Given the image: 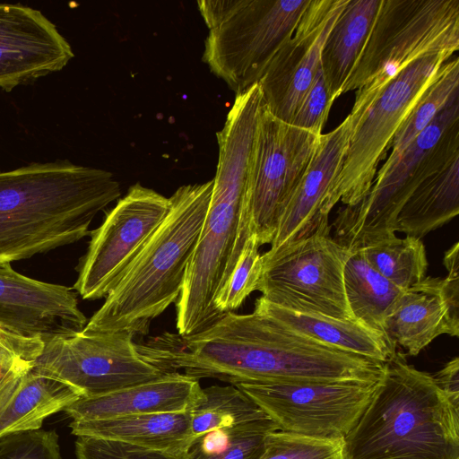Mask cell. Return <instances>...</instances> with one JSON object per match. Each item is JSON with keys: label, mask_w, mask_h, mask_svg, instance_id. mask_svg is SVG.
I'll return each instance as SVG.
<instances>
[{"label": "cell", "mask_w": 459, "mask_h": 459, "mask_svg": "<svg viewBox=\"0 0 459 459\" xmlns=\"http://www.w3.org/2000/svg\"><path fill=\"white\" fill-rule=\"evenodd\" d=\"M74 56L67 39L39 10L0 3V89L32 83Z\"/></svg>", "instance_id": "2e32d148"}, {"label": "cell", "mask_w": 459, "mask_h": 459, "mask_svg": "<svg viewBox=\"0 0 459 459\" xmlns=\"http://www.w3.org/2000/svg\"><path fill=\"white\" fill-rule=\"evenodd\" d=\"M435 382L446 396L459 406V359L448 361L435 376Z\"/></svg>", "instance_id": "74e56055"}, {"label": "cell", "mask_w": 459, "mask_h": 459, "mask_svg": "<svg viewBox=\"0 0 459 459\" xmlns=\"http://www.w3.org/2000/svg\"><path fill=\"white\" fill-rule=\"evenodd\" d=\"M275 430L270 418L213 430L195 437L183 459H259L266 435Z\"/></svg>", "instance_id": "83f0119b"}, {"label": "cell", "mask_w": 459, "mask_h": 459, "mask_svg": "<svg viewBox=\"0 0 459 459\" xmlns=\"http://www.w3.org/2000/svg\"><path fill=\"white\" fill-rule=\"evenodd\" d=\"M330 232L331 228L321 229L279 251L264 253L256 287L261 297L292 311L355 320L343 281L348 251Z\"/></svg>", "instance_id": "8fae6325"}, {"label": "cell", "mask_w": 459, "mask_h": 459, "mask_svg": "<svg viewBox=\"0 0 459 459\" xmlns=\"http://www.w3.org/2000/svg\"><path fill=\"white\" fill-rule=\"evenodd\" d=\"M377 382L241 383L279 428L302 436L343 440L356 425Z\"/></svg>", "instance_id": "4fadbf2b"}, {"label": "cell", "mask_w": 459, "mask_h": 459, "mask_svg": "<svg viewBox=\"0 0 459 459\" xmlns=\"http://www.w3.org/2000/svg\"><path fill=\"white\" fill-rule=\"evenodd\" d=\"M31 368L32 362L0 347V410Z\"/></svg>", "instance_id": "d590c367"}, {"label": "cell", "mask_w": 459, "mask_h": 459, "mask_svg": "<svg viewBox=\"0 0 459 459\" xmlns=\"http://www.w3.org/2000/svg\"><path fill=\"white\" fill-rule=\"evenodd\" d=\"M75 455L77 459H183V455L92 437H77Z\"/></svg>", "instance_id": "e575fe53"}, {"label": "cell", "mask_w": 459, "mask_h": 459, "mask_svg": "<svg viewBox=\"0 0 459 459\" xmlns=\"http://www.w3.org/2000/svg\"><path fill=\"white\" fill-rule=\"evenodd\" d=\"M459 243L455 242L446 253L444 264L447 269V276L444 279L446 290L451 299L459 303Z\"/></svg>", "instance_id": "f35d334b"}, {"label": "cell", "mask_w": 459, "mask_h": 459, "mask_svg": "<svg viewBox=\"0 0 459 459\" xmlns=\"http://www.w3.org/2000/svg\"><path fill=\"white\" fill-rule=\"evenodd\" d=\"M0 347L27 361L33 362L40 355L44 342L39 338L20 335L0 325Z\"/></svg>", "instance_id": "8d00e7d4"}, {"label": "cell", "mask_w": 459, "mask_h": 459, "mask_svg": "<svg viewBox=\"0 0 459 459\" xmlns=\"http://www.w3.org/2000/svg\"><path fill=\"white\" fill-rule=\"evenodd\" d=\"M459 157V93L394 160L377 172L367 195L341 207L330 225L333 240L348 252L395 236L396 218L429 177Z\"/></svg>", "instance_id": "8992f818"}, {"label": "cell", "mask_w": 459, "mask_h": 459, "mask_svg": "<svg viewBox=\"0 0 459 459\" xmlns=\"http://www.w3.org/2000/svg\"><path fill=\"white\" fill-rule=\"evenodd\" d=\"M359 251L374 269L403 290L426 277V249L416 237L394 236Z\"/></svg>", "instance_id": "f546056e"}, {"label": "cell", "mask_w": 459, "mask_h": 459, "mask_svg": "<svg viewBox=\"0 0 459 459\" xmlns=\"http://www.w3.org/2000/svg\"><path fill=\"white\" fill-rule=\"evenodd\" d=\"M80 397L71 386L31 368L0 410V438L40 429L47 418Z\"/></svg>", "instance_id": "cb8c5ba5"}, {"label": "cell", "mask_w": 459, "mask_h": 459, "mask_svg": "<svg viewBox=\"0 0 459 459\" xmlns=\"http://www.w3.org/2000/svg\"><path fill=\"white\" fill-rule=\"evenodd\" d=\"M311 0H203V60L236 94L258 83Z\"/></svg>", "instance_id": "ba28073f"}, {"label": "cell", "mask_w": 459, "mask_h": 459, "mask_svg": "<svg viewBox=\"0 0 459 459\" xmlns=\"http://www.w3.org/2000/svg\"><path fill=\"white\" fill-rule=\"evenodd\" d=\"M343 281L354 319L384 335L385 319L403 290L374 269L360 251L348 252Z\"/></svg>", "instance_id": "484cf974"}, {"label": "cell", "mask_w": 459, "mask_h": 459, "mask_svg": "<svg viewBox=\"0 0 459 459\" xmlns=\"http://www.w3.org/2000/svg\"><path fill=\"white\" fill-rule=\"evenodd\" d=\"M441 334L459 335V303L449 296L444 279L427 276L403 290L385 319L384 335L416 356Z\"/></svg>", "instance_id": "d6986e66"}, {"label": "cell", "mask_w": 459, "mask_h": 459, "mask_svg": "<svg viewBox=\"0 0 459 459\" xmlns=\"http://www.w3.org/2000/svg\"><path fill=\"white\" fill-rule=\"evenodd\" d=\"M189 414L194 439L213 430L269 418L234 385L202 388Z\"/></svg>", "instance_id": "4316f807"}, {"label": "cell", "mask_w": 459, "mask_h": 459, "mask_svg": "<svg viewBox=\"0 0 459 459\" xmlns=\"http://www.w3.org/2000/svg\"><path fill=\"white\" fill-rule=\"evenodd\" d=\"M216 135L219 159L211 202L177 302V329L182 336L199 333L223 316L214 300L242 217L255 128L245 121L230 120Z\"/></svg>", "instance_id": "5b68a950"}, {"label": "cell", "mask_w": 459, "mask_h": 459, "mask_svg": "<svg viewBox=\"0 0 459 459\" xmlns=\"http://www.w3.org/2000/svg\"><path fill=\"white\" fill-rule=\"evenodd\" d=\"M199 380L184 373H165L157 379L94 397H80L64 411L72 420L118 416L186 412L200 395Z\"/></svg>", "instance_id": "ffe728a7"}, {"label": "cell", "mask_w": 459, "mask_h": 459, "mask_svg": "<svg viewBox=\"0 0 459 459\" xmlns=\"http://www.w3.org/2000/svg\"><path fill=\"white\" fill-rule=\"evenodd\" d=\"M380 4L381 0H348L326 38L320 65L333 101L364 48Z\"/></svg>", "instance_id": "603a6c76"}, {"label": "cell", "mask_w": 459, "mask_h": 459, "mask_svg": "<svg viewBox=\"0 0 459 459\" xmlns=\"http://www.w3.org/2000/svg\"><path fill=\"white\" fill-rule=\"evenodd\" d=\"M459 213V157L425 179L402 207L395 231L421 238Z\"/></svg>", "instance_id": "d4e9b609"}, {"label": "cell", "mask_w": 459, "mask_h": 459, "mask_svg": "<svg viewBox=\"0 0 459 459\" xmlns=\"http://www.w3.org/2000/svg\"><path fill=\"white\" fill-rule=\"evenodd\" d=\"M164 373L241 383L377 382L384 363L307 337L255 306L192 336L164 333L140 347Z\"/></svg>", "instance_id": "6da1fadb"}, {"label": "cell", "mask_w": 459, "mask_h": 459, "mask_svg": "<svg viewBox=\"0 0 459 459\" xmlns=\"http://www.w3.org/2000/svg\"><path fill=\"white\" fill-rule=\"evenodd\" d=\"M352 123L347 117L333 131L323 134L301 179L289 198L271 247L274 253L304 239L321 229L330 228L323 205L339 173L349 145Z\"/></svg>", "instance_id": "ac0fdd59"}, {"label": "cell", "mask_w": 459, "mask_h": 459, "mask_svg": "<svg viewBox=\"0 0 459 459\" xmlns=\"http://www.w3.org/2000/svg\"><path fill=\"white\" fill-rule=\"evenodd\" d=\"M128 331L82 329L44 341L32 369L94 397L159 378L165 373L148 361Z\"/></svg>", "instance_id": "7c38bea8"}, {"label": "cell", "mask_w": 459, "mask_h": 459, "mask_svg": "<svg viewBox=\"0 0 459 459\" xmlns=\"http://www.w3.org/2000/svg\"><path fill=\"white\" fill-rule=\"evenodd\" d=\"M169 197L135 184L90 232L73 289L86 300L106 297L167 216Z\"/></svg>", "instance_id": "5bb4252c"}, {"label": "cell", "mask_w": 459, "mask_h": 459, "mask_svg": "<svg viewBox=\"0 0 459 459\" xmlns=\"http://www.w3.org/2000/svg\"><path fill=\"white\" fill-rule=\"evenodd\" d=\"M457 93H459V59L455 56L450 57L439 67L416 101L394 136L392 152L387 160L396 159Z\"/></svg>", "instance_id": "f1b7e54d"}, {"label": "cell", "mask_w": 459, "mask_h": 459, "mask_svg": "<svg viewBox=\"0 0 459 459\" xmlns=\"http://www.w3.org/2000/svg\"><path fill=\"white\" fill-rule=\"evenodd\" d=\"M120 195L111 172L68 160L0 171V264L89 236L95 216Z\"/></svg>", "instance_id": "7a4b0ae2"}, {"label": "cell", "mask_w": 459, "mask_h": 459, "mask_svg": "<svg viewBox=\"0 0 459 459\" xmlns=\"http://www.w3.org/2000/svg\"><path fill=\"white\" fill-rule=\"evenodd\" d=\"M348 0H311L293 34L258 82L264 107L290 123L317 68L326 38Z\"/></svg>", "instance_id": "9a60e30c"}, {"label": "cell", "mask_w": 459, "mask_h": 459, "mask_svg": "<svg viewBox=\"0 0 459 459\" xmlns=\"http://www.w3.org/2000/svg\"><path fill=\"white\" fill-rule=\"evenodd\" d=\"M459 48V0H381L341 95L356 91L353 123L393 77L418 59Z\"/></svg>", "instance_id": "52a82bcc"}, {"label": "cell", "mask_w": 459, "mask_h": 459, "mask_svg": "<svg viewBox=\"0 0 459 459\" xmlns=\"http://www.w3.org/2000/svg\"><path fill=\"white\" fill-rule=\"evenodd\" d=\"M343 443L344 459H459V406L395 351Z\"/></svg>", "instance_id": "3957f363"}, {"label": "cell", "mask_w": 459, "mask_h": 459, "mask_svg": "<svg viewBox=\"0 0 459 459\" xmlns=\"http://www.w3.org/2000/svg\"><path fill=\"white\" fill-rule=\"evenodd\" d=\"M260 307L287 327L336 349L385 362L395 352L381 333L355 320H343L320 314L302 313L273 305L259 297Z\"/></svg>", "instance_id": "7402d4cb"}, {"label": "cell", "mask_w": 459, "mask_h": 459, "mask_svg": "<svg viewBox=\"0 0 459 459\" xmlns=\"http://www.w3.org/2000/svg\"><path fill=\"white\" fill-rule=\"evenodd\" d=\"M213 180L178 187L169 211L83 329L147 334L151 321L176 302L197 244Z\"/></svg>", "instance_id": "277c9868"}, {"label": "cell", "mask_w": 459, "mask_h": 459, "mask_svg": "<svg viewBox=\"0 0 459 459\" xmlns=\"http://www.w3.org/2000/svg\"><path fill=\"white\" fill-rule=\"evenodd\" d=\"M322 134L279 119L263 102L250 155L241 217L260 246L271 244L281 212Z\"/></svg>", "instance_id": "30bf717a"}, {"label": "cell", "mask_w": 459, "mask_h": 459, "mask_svg": "<svg viewBox=\"0 0 459 459\" xmlns=\"http://www.w3.org/2000/svg\"><path fill=\"white\" fill-rule=\"evenodd\" d=\"M451 56L437 53L413 62L393 77L363 114L351 122L342 168L324 202L325 215L329 216L339 201L354 205L367 195L394 134L437 71Z\"/></svg>", "instance_id": "9c48e42d"}, {"label": "cell", "mask_w": 459, "mask_h": 459, "mask_svg": "<svg viewBox=\"0 0 459 459\" xmlns=\"http://www.w3.org/2000/svg\"><path fill=\"white\" fill-rule=\"evenodd\" d=\"M333 103L322 67L319 65L290 124L322 134Z\"/></svg>", "instance_id": "836d02e7"}, {"label": "cell", "mask_w": 459, "mask_h": 459, "mask_svg": "<svg viewBox=\"0 0 459 459\" xmlns=\"http://www.w3.org/2000/svg\"><path fill=\"white\" fill-rule=\"evenodd\" d=\"M0 459H61L55 430L36 429L0 438Z\"/></svg>", "instance_id": "d6a6232c"}, {"label": "cell", "mask_w": 459, "mask_h": 459, "mask_svg": "<svg viewBox=\"0 0 459 459\" xmlns=\"http://www.w3.org/2000/svg\"><path fill=\"white\" fill-rule=\"evenodd\" d=\"M88 320L70 287L38 281L0 264V325L43 342L81 331Z\"/></svg>", "instance_id": "e0dca14e"}, {"label": "cell", "mask_w": 459, "mask_h": 459, "mask_svg": "<svg viewBox=\"0 0 459 459\" xmlns=\"http://www.w3.org/2000/svg\"><path fill=\"white\" fill-rule=\"evenodd\" d=\"M342 439H325L281 430L269 432L259 459H344Z\"/></svg>", "instance_id": "1f68e13d"}, {"label": "cell", "mask_w": 459, "mask_h": 459, "mask_svg": "<svg viewBox=\"0 0 459 459\" xmlns=\"http://www.w3.org/2000/svg\"><path fill=\"white\" fill-rule=\"evenodd\" d=\"M70 428L76 437L115 440L176 455H184L194 440L189 411L72 420Z\"/></svg>", "instance_id": "44dd1931"}, {"label": "cell", "mask_w": 459, "mask_h": 459, "mask_svg": "<svg viewBox=\"0 0 459 459\" xmlns=\"http://www.w3.org/2000/svg\"><path fill=\"white\" fill-rule=\"evenodd\" d=\"M259 247L253 234L246 240L230 275L215 297V306L221 315L240 307L246 299L256 290L263 268Z\"/></svg>", "instance_id": "4dcf8cb0"}]
</instances>
